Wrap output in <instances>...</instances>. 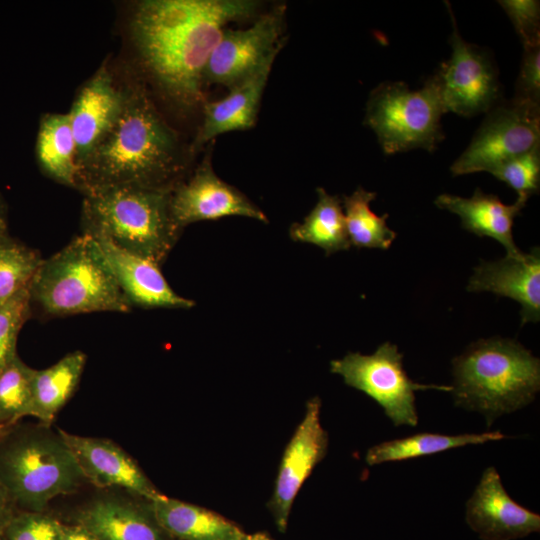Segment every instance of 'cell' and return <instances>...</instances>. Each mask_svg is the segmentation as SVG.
<instances>
[{"instance_id":"cell-1","label":"cell","mask_w":540,"mask_h":540,"mask_svg":"<svg viewBox=\"0 0 540 540\" xmlns=\"http://www.w3.org/2000/svg\"><path fill=\"white\" fill-rule=\"evenodd\" d=\"M251 0H145L130 19L140 62L160 90L181 108L204 102V71L227 24L248 18Z\"/></svg>"},{"instance_id":"cell-2","label":"cell","mask_w":540,"mask_h":540,"mask_svg":"<svg viewBox=\"0 0 540 540\" xmlns=\"http://www.w3.org/2000/svg\"><path fill=\"white\" fill-rule=\"evenodd\" d=\"M125 92L119 119L78 164L76 189L83 195L119 187L172 191L186 178L178 135L146 89L129 83Z\"/></svg>"},{"instance_id":"cell-3","label":"cell","mask_w":540,"mask_h":540,"mask_svg":"<svg viewBox=\"0 0 540 540\" xmlns=\"http://www.w3.org/2000/svg\"><path fill=\"white\" fill-rule=\"evenodd\" d=\"M452 364L455 405L481 413L487 426L529 405L540 390V360L514 340H479Z\"/></svg>"},{"instance_id":"cell-4","label":"cell","mask_w":540,"mask_h":540,"mask_svg":"<svg viewBox=\"0 0 540 540\" xmlns=\"http://www.w3.org/2000/svg\"><path fill=\"white\" fill-rule=\"evenodd\" d=\"M170 195L167 190L135 187L86 194L82 233L161 267L183 232L173 220Z\"/></svg>"},{"instance_id":"cell-5","label":"cell","mask_w":540,"mask_h":540,"mask_svg":"<svg viewBox=\"0 0 540 540\" xmlns=\"http://www.w3.org/2000/svg\"><path fill=\"white\" fill-rule=\"evenodd\" d=\"M29 292L32 307L48 317L132 309L97 241L85 233L42 260Z\"/></svg>"},{"instance_id":"cell-6","label":"cell","mask_w":540,"mask_h":540,"mask_svg":"<svg viewBox=\"0 0 540 540\" xmlns=\"http://www.w3.org/2000/svg\"><path fill=\"white\" fill-rule=\"evenodd\" d=\"M0 482L19 510L42 512L86 480L58 430L18 422L0 439Z\"/></svg>"},{"instance_id":"cell-7","label":"cell","mask_w":540,"mask_h":540,"mask_svg":"<svg viewBox=\"0 0 540 540\" xmlns=\"http://www.w3.org/2000/svg\"><path fill=\"white\" fill-rule=\"evenodd\" d=\"M446 113L436 75L418 90L403 82H384L369 95L365 124L386 154L421 148L432 152L444 139Z\"/></svg>"},{"instance_id":"cell-8","label":"cell","mask_w":540,"mask_h":540,"mask_svg":"<svg viewBox=\"0 0 540 540\" xmlns=\"http://www.w3.org/2000/svg\"><path fill=\"white\" fill-rule=\"evenodd\" d=\"M402 361L398 347L385 342L371 355L349 352L341 359L332 360L330 370L340 375L345 384L377 402L395 426L415 427L418 424L415 392L428 389L451 392L452 386L414 382Z\"/></svg>"},{"instance_id":"cell-9","label":"cell","mask_w":540,"mask_h":540,"mask_svg":"<svg viewBox=\"0 0 540 540\" xmlns=\"http://www.w3.org/2000/svg\"><path fill=\"white\" fill-rule=\"evenodd\" d=\"M540 144V102L513 98L489 111L470 144L452 164L453 175L490 172Z\"/></svg>"},{"instance_id":"cell-10","label":"cell","mask_w":540,"mask_h":540,"mask_svg":"<svg viewBox=\"0 0 540 540\" xmlns=\"http://www.w3.org/2000/svg\"><path fill=\"white\" fill-rule=\"evenodd\" d=\"M286 7L279 5L246 29L225 28L204 71V84L232 87L275 60L285 43L282 38Z\"/></svg>"},{"instance_id":"cell-11","label":"cell","mask_w":540,"mask_h":540,"mask_svg":"<svg viewBox=\"0 0 540 540\" xmlns=\"http://www.w3.org/2000/svg\"><path fill=\"white\" fill-rule=\"evenodd\" d=\"M453 23L450 37L452 54L438 73L445 112L470 117L488 112L500 97L497 70L488 53L465 41Z\"/></svg>"},{"instance_id":"cell-12","label":"cell","mask_w":540,"mask_h":540,"mask_svg":"<svg viewBox=\"0 0 540 540\" xmlns=\"http://www.w3.org/2000/svg\"><path fill=\"white\" fill-rule=\"evenodd\" d=\"M170 209L180 229L204 220L243 216L268 223L264 212L245 194L220 179L211 164V153L181 181L170 195Z\"/></svg>"},{"instance_id":"cell-13","label":"cell","mask_w":540,"mask_h":540,"mask_svg":"<svg viewBox=\"0 0 540 540\" xmlns=\"http://www.w3.org/2000/svg\"><path fill=\"white\" fill-rule=\"evenodd\" d=\"M321 400L311 398L303 420L284 451L269 508L277 529L284 533L296 495L314 467L325 457L328 435L320 423Z\"/></svg>"},{"instance_id":"cell-14","label":"cell","mask_w":540,"mask_h":540,"mask_svg":"<svg viewBox=\"0 0 540 540\" xmlns=\"http://www.w3.org/2000/svg\"><path fill=\"white\" fill-rule=\"evenodd\" d=\"M86 482L97 488H121L151 501L163 494L137 462L119 445L105 438L81 436L58 429Z\"/></svg>"},{"instance_id":"cell-15","label":"cell","mask_w":540,"mask_h":540,"mask_svg":"<svg viewBox=\"0 0 540 540\" xmlns=\"http://www.w3.org/2000/svg\"><path fill=\"white\" fill-rule=\"evenodd\" d=\"M465 519L482 540H515L540 530L539 514L509 496L492 466L484 470L467 501Z\"/></svg>"},{"instance_id":"cell-16","label":"cell","mask_w":540,"mask_h":540,"mask_svg":"<svg viewBox=\"0 0 540 540\" xmlns=\"http://www.w3.org/2000/svg\"><path fill=\"white\" fill-rule=\"evenodd\" d=\"M125 85L101 66L78 91L68 114L77 146V166L110 132L125 103Z\"/></svg>"},{"instance_id":"cell-17","label":"cell","mask_w":540,"mask_h":540,"mask_svg":"<svg viewBox=\"0 0 540 540\" xmlns=\"http://www.w3.org/2000/svg\"><path fill=\"white\" fill-rule=\"evenodd\" d=\"M68 522L83 526L98 540H173L148 500L100 496L78 508Z\"/></svg>"},{"instance_id":"cell-18","label":"cell","mask_w":540,"mask_h":540,"mask_svg":"<svg viewBox=\"0 0 540 540\" xmlns=\"http://www.w3.org/2000/svg\"><path fill=\"white\" fill-rule=\"evenodd\" d=\"M467 290L492 292L512 298L521 305V324L540 319V250L506 255L493 262H482L474 269Z\"/></svg>"},{"instance_id":"cell-19","label":"cell","mask_w":540,"mask_h":540,"mask_svg":"<svg viewBox=\"0 0 540 540\" xmlns=\"http://www.w3.org/2000/svg\"><path fill=\"white\" fill-rule=\"evenodd\" d=\"M94 239L131 306L173 309L195 306L194 300L178 295L171 288L158 265L124 251L106 239Z\"/></svg>"},{"instance_id":"cell-20","label":"cell","mask_w":540,"mask_h":540,"mask_svg":"<svg viewBox=\"0 0 540 540\" xmlns=\"http://www.w3.org/2000/svg\"><path fill=\"white\" fill-rule=\"evenodd\" d=\"M273 62H267L249 78L229 89L224 98L204 103L203 121L194 140V148L203 146L218 135L247 130L255 125Z\"/></svg>"},{"instance_id":"cell-21","label":"cell","mask_w":540,"mask_h":540,"mask_svg":"<svg viewBox=\"0 0 540 540\" xmlns=\"http://www.w3.org/2000/svg\"><path fill=\"white\" fill-rule=\"evenodd\" d=\"M526 202L516 200L506 205L493 194H485L477 188L469 198L451 194H441L435 199V205L448 210L461 219L464 229L479 237H491L497 240L509 256H518L522 252L513 240L514 219Z\"/></svg>"},{"instance_id":"cell-22","label":"cell","mask_w":540,"mask_h":540,"mask_svg":"<svg viewBox=\"0 0 540 540\" xmlns=\"http://www.w3.org/2000/svg\"><path fill=\"white\" fill-rule=\"evenodd\" d=\"M163 530L173 540H242L245 533L219 514L162 495L149 501Z\"/></svg>"},{"instance_id":"cell-23","label":"cell","mask_w":540,"mask_h":540,"mask_svg":"<svg viewBox=\"0 0 540 540\" xmlns=\"http://www.w3.org/2000/svg\"><path fill=\"white\" fill-rule=\"evenodd\" d=\"M86 354L76 350L55 364L33 371L31 413L45 426H52L58 412L75 392L86 364Z\"/></svg>"},{"instance_id":"cell-24","label":"cell","mask_w":540,"mask_h":540,"mask_svg":"<svg viewBox=\"0 0 540 540\" xmlns=\"http://www.w3.org/2000/svg\"><path fill=\"white\" fill-rule=\"evenodd\" d=\"M35 152L45 175L62 185L76 188L77 146L68 114L42 116Z\"/></svg>"},{"instance_id":"cell-25","label":"cell","mask_w":540,"mask_h":540,"mask_svg":"<svg viewBox=\"0 0 540 540\" xmlns=\"http://www.w3.org/2000/svg\"><path fill=\"white\" fill-rule=\"evenodd\" d=\"M503 438L505 435L500 431L459 435L424 432L374 445L368 449L365 460L368 465L372 466L432 455L467 445L484 444Z\"/></svg>"},{"instance_id":"cell-26","label":"cell","mask_w":540,"mask_h":540,"mask_svg":"<svg viewBox=\"0 0 540 540\" xmlns=\"http://www.w3.org/2000/svg\"><path fill=\"white\" fill-rule=\"evenodd\" d=\"M318 200L314 208L300 223L289 230L294 241L310 243L322 248L326 254L348 250L351 247L345 224L341 199L317 188Z\"/></svg>"},{"instance_id":"cell-27","label":"cell","mask_w":540,"mask_h":540,"mask_svg":"<svg viewBox=\"0 0 540 540\" xmlns=\"http://www.w3.org/2000/svg\"><path fill=\"white\" fill-rule=\"evenodd\" d=\"M376 196L375 192L359 187L341 200L351 246L388 249L395 240L396 233L386 223L389 215L378 216L370 208Z\"/></svg>"},{"instance_id":"cell-28","label":"cell","mask_w":540,"mask_h":540,"mask_svg":"<svg viewBox=\"0 0 540 540\" xmlns=\"http://www.w3.org/2000/svg\"><path fill=\"white\" fill-rule=\"evenodd\" d=\"M42 260L37 250L9 235L0 239V305L30 287Z\"/></svg>"},{"instance_id":"cell-29","label":"cell","mask_w":540,"mask_h":540,"mask_svg":"<svg viewBox=\"0 0 540 540\" xmlns=\"http://www.w3.org/2000/svg\"><path fill=\"white\" fill-rule=\"evenodd\" d=\"M33 371L18 354L0 370V423L14 425L30 416Z\"/></svg>"},{"instance_id":"cell-30","label":"cell","mask_w":540,"mask_h":540,"mask_svg":"<svg viewBox=\"0 0 540 540\" xmlns=\"http://www.w3.org/2000/svg\"><path fill=\"white\" fill-rule=\"evenodd\" d=\"M489 173L513 188L518 200L527 202L540 187V144L499 164Z\"/></svg>"},{"instance_id":"cell-31","label":"cell","mask_w":540,"mask_h":540,"mask_svg":"<svg viewBox=\"0 0 540 540\" xmlns=\"http://www.w3.org/2000/svg\"><path fill=\"white\" fill-rule=\"evenodd\" d=\"M31 315L29 288L0 305V370L17 355L18 335Z\"/></svg>"},{"instance_id":"cell-32","label":"cell","mask_w":540,"mask_h":540,"mask_svg":"<svg viewBox=\"0 0 540 540\" xmlns=\"http://www.w3.org/2000/svg\"><path fill=\"white\" fill-rule=\"evenodd\" d=\"M60 519L42 511L19 510L0 536V540H58Z\"/></svg>"},{"instance_id":"cell-33","label":"cell","mask_w":540,"mask_h":540,"mask_svg":"<svg viewBox=\"0 0 540 540\" xmlns=\"http://www.w3.org/2000/svg\"><path fill=\"white\" fill-rule=\"evenodd\" d=\"M510 18L523 47L540 44V5L535 0L498 1Z\"/></svg>"},{"instance_id":"cell-34","label":"cell","mask_w":540,"mask_h":540,"mask_svg":"<svg viewBox=\"0 0 540 540\" xmlns=\"http://www.w3.org/2000/svg\"><path fill=\"white\" fill-rule=\"evenodd\" d=\"M523 48L514 98L540 102V44Z\"/></svg>"},{"instance_id":"cell-35","label":"cell","mask_w":540,"mask_h":540,"mask_svg":"<svg viewBox=\"0 0 540 540\" xmlns=\"http://www.w3.org/2000/svg\"><path fill=\"white\" fill-rule=\"evenodd\" d=\"M18 511L13 497L0 482V536Z\"/></svg>"},{"instance_id":"cell-36","label":"cell","mask_w":540,"mask_h":540,"mask_svg":"<svg viewBox=\"0 0 540 540\" xmlns=\"http://www.w3.org/2000/svg\"><path fill=\"white\" fill-rule=\"evenodd\" d=\"M58 540H98L90 531L83 526L60 520Z\"/></svg>"},{"instance_id":"cell-37","label":"cell","mask_w":540,"mask_h":540,"mask_svg":"<svg viewBox=\"0 0 540 540\" xmlns=\"http://www.w3.org/2000/svg\"><path fill=\"white\" fill-rule=\"evenodd\" d=\"M7 207L0 194V239L8 236Z\"/></svg>"},{"instance_id":"cell-38","label":"cell","mask_w":540,"mask_h":540,"mask_svg":"<svg viewBox=\"0 0 540 540\" xmlns=\"http://www.w3.org/2000/svg\"><path fill=\"white\" fill-rule=\"evenodd\" d=\"M242 540H273L269 535L264 532H257L254 534H245Z\"/></svg>"},{"instance_id":"cell-39","label":"cell","mask_w":540,"mask_h":540,"mask_svg":"<svg viewBox=\"0 0 540 540\" xmlns=\"http://www.w3.org/2000/svg\"><path fill=\"white\" fill-rule=\"evenodd\" d=\"M13 425H5L0 423V439L10 430Z\"/></svg>"}]
</instances>
